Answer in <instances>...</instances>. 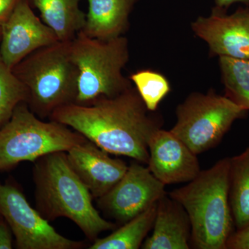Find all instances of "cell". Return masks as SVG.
<instances>
[{"label":"cell","mask_w":249,"mask_h":249,"mask_svg":"<svg viewBox=\"0 0 249 249\" xmlns=\"http://www.w3.org/2000/svg\"><path fill=\"white\" fill-rule=\"evenodd\" d=\"M135 88L114 97H101L88 105L70 103L59 107L51 120L73 130L109 154L130 157L147 164L148 142L160 128Z\"/></svg>","instance_id":"6da1fadb"},{"label":"cell","mask_w":249,"mask_h":249,"mask_svg":"<svg viewBox=\"0 0 249 249\" xmlns=\"http://www.w3.org/2000/svg\"><path fill=\"white\" fill-rule=\"evenodd\" d=\"M36 161V205L46 219L68 218L91 241L115 228L114 223L101 217L93 206L92 195L72 169L67 152L49 154Z\"/></svg>","instance_id":"7a4b0ae2"},{"label":"cell","mask_w":249,"mask_h":249,"mask_svg":"<svg viewBox=\"0 0 249 249\" xmlns=\"http://www.w3.org/2000/svg\"><path fill=\"white\" fill-rule=\"evenodd\" d=\"M229 188L230 158H224L201 170L186 186L168 193L186 211L196 249H227L233 221Z\"/></svg>","instance_id":"3957f363"},{"label":"cell","mask_w":249,"mask_h":249,"mask_svg":"<svg viewBox=\"0 0 249 249\" xmlns=\"http://www.w3.org/2000/svg\"><path fill=\"white\" fill-rule=\"evenodd\" d=\"M70 42L58 41L37 49L12 70L27 89L28 106L41 118L50 117L59 107L76 102L78 70Z\"/></svg>","instance_id":"277c9868"},{"label":"cell","mask_w":249,"mask_h":249,"mask_svg":"<svg viewBox=\"0 0 249 249\" xmlns=\"http://www.w3.org/2000/svg\"><path fill=\"white\" fill-rule=\"evenodd\" d=\"M70 53L78 70L76 103L88 105L101 97H114L132 88L123 74L129 60L128 40L93 38L80 31L70 42Z\"/></svg>","instance_id":"5b68a950"},{"label":"cell","mask_w":249,"mask_h":249,"mask_svg":"<svg viewBox=\"0 0 249 249\" xmlns=\"http://www.w3.org/2000/svg\"><path fill=\"white\" fill-rule=\"evenodd\" d=\"M87 139L65 124L38 119L27 103H19L0 127V171L25 160L36 161L56 152H68Z\"/></svg>","instance_id":"8992f818"},{"label":"cell","mask_w":249,"mask_h":249,"mask_svg":"<svg viewBox=\"0 0 249 249\" xmlns=\"http://www.w3.org/2000/svg\"><path fill=\"white\" fill-rule=\"evenodd\" d=\"M247 110L213 91L193 93L177 108V122L170 132L196 155L215 146L236 119Z\"/></svg>","instance_id":"52a82bcc"},{"label":"cell","mask_w":249,"mask_h":249,"mask_svg":"<svg viewBox=\"0 0 249 249\" xmlns=\"http://www.w3.org/2000/svg\"><path fill=\"white\" fill-rule=\"evenodd\" d=\"M0 214L11 228L17 249H78L83 247L82 242L58 233L11 182H0Z\"/></svg>","instance_id":"ba28073f"},{"label":"cell","mask_w":249,"mask_h":249,"mask_svg":"<svg viewBox=\"0 0 249 249\" xmlns=\"http://www.w3.org/2000/svg\"><path fill=\"white\" fill-rule=\"evenodd\" d=\"M165 186L148 167L132 163L120 181L97 199L98 206L103 212L124 224L167 195Z\"/></svg>","instance_id":"9c48e42d"},{"label":"cell","mask_w":249,"mask_h":249,"mask_svg":"<svg viewBox=\"0 0 249 249\" xmlns=\"http://www.w3.org/2000/svg\"><path fill=\"white\" fill-rule=\"evenodd\" d=\"M58 41L53 31L34 14L30 0H22L1 25L0 56L12 70L33 52Z\"/></svg>","instance_id":"30bf717a"},{"label":"cell","mask_w":249,"mask_h":249,"mask_svg":"<svg viewBox=\"0 0 249 249\" xmlns=\"http://www.w3.org/2000/svg\"><path fill=\"white\" fill-rule=\"evenodd\" d=\"M192 29L219 57L249 60V8H240L232 14L214 8L207 17H199Z\"/></svg>","instance_id":"8fae6325"},{"label":"cell","mask_w":249,"mask_h":249,"mask_svg":"<svg viewBox=\"0 0 249 249\" xmlns=\"http://www.w3.org/2000/svg\"><path fill=\"white\" fill-rule=\"evenodd\" d=\"M148 168L165 186L189 182L200 173L196 155L170 131H155L148 142Z\"/></svg>","instance_id":"7c38bea8"},{"label":"cell","mask_w":249,"mask_h":249,"mask_svg":"<svg viewBox=\"0 0 249 249\" xmlns=\"http://www.w3.org/2000/svg\"><path fill=\"white\" fill-rule=\"evenodd\" d=\"M67 157L72 169L96 199L110 191L128 168L124 160L111 158L88 139L70 149Z\"/></svg>","instance_id":"4fadbf2b"},{"label":"cell","mask_w":249,"mask_h":249,"mask_svg":"<svg viewBox=\"0 0 249 249\" xmlns=\"http://www.w3.org/2000/svg\"><path fill=\"white\" fill-rule=\"evenodd\" d=\"M191 224L182 206L169 196L157 203L153 232L142 248L144 249H189Z\"/></svg>","instance_id":"5bb4252c"},{"label":"cell","mask_w":249,"mask_h":249,"mask_svg":"<svg viewBox=\"0 0 249 249\" xmlns=\"http://www.w3.org/2000/svg\"><path fill=\"white\" fill-rule=\"evenodd\" d=\"M83 31L93 38L109 40L127 31L129 17L139 0H88Z\"/></svg>","instance_id":"9a60e30c"},{"label":"cell","mask_w":249,"mask_h":249,"mask_svg":"<svg viewBox=\"0 0 249 249\" xmlns=\"http://www.w3.org/2000/svg\"><path fill=\"white\" fill-rule=\"evenodd\" d=\"M40 13L42 20L58 40L70 42L84 27L86 14L80 9V0H30Z\"/></svg>","instance_id":"2e32d148"},{"label":"cell","mask_w":249,"mask_h":249,"mask_svg":"<svg viewBox=\"0 0 249 249\" xmlns=\"http://www.w3.org/2000/svg\"><path fill=\"white\" fill-rule=\"evenodd\" d=\"M157 203L142 213L124 223L122 227L104 238L93 241L89 249H137L153 228L157 213Z\"/></svg>","instance_id":"e0dca14e"},{"label":"cell","mask_w":249,"mask_h":249,"mask_svg":"<svg viewBox=\"0 0 249 249\" xmlns=\"http://www.w3.org/2000/svg\"><path fill=\"white\" fill-rule=\"evenodd\" d=\"M231 209L239 230L249 225V147L230 158Z\"/></svg>","instance_id":"ac0fdd59"},{"label":"cell","mask_w":249,"mask_h":249,"mask_svg":"<svg viewBox=\"0 0 249 249\" xmlns=\"http://www.w3.org/2000/svg\"><path fill=\"white\" fill-rule=\"evenodd\" d=\"M219 66L226 96L249 110V60L219 57Z\"/></svg>","instance_id":"d6986e66"},{"label":"cell","mask_w":249,"mask_h":249,"mask_svg":"<svg viewBox=\"0 0 249 249\" xmlns=\"http://www.w3.org/2000/svg\"><path fill=\"white\" fill-rule=\"evenodd\" d=\"M27 96L25 87L0 56V127L9 120L19 103H27Z\"/></svg>","instance_id":"ffe728a7"},{"label":"cell","mask_w":249,"mask_h":249,"mask_svg":"<svg viewBox=\"0 0 249 249\" xmlns=\"http://www.w3.org/2000/svg\"><path fill=\"white\" fill-rule=\"evenodd\" d=\"M129 80L150 111L157 110L162 100L170 91L169 82L165 76L151 70H141L132 73Z\"/></svg>","instance_id":"44dd1931"},{"label":"cell","mask_w":249,"mask_h":249,"mask_svg":"<svg viewBox=\"0 0 249 249\" xmlns=\"http://www.w3.org/2000/svg\"><path fill=\"white\" fill-rule=\"evenodd\" d=\"M227 249H249V225L230 236Z\"/></svg>","instance_id":"7402d4cb"},{"label":"cell","mask_w":249,"mask_h":249,"mask_svg":"<svg viewBox=\"0 0 249 249\" xmlns=\"http://www.w3.org/2000/svg\"><path fill=\"white\" fill-rule=\"evenodd\" d=\"M13 232L3 217H0V249L13 248Z\"/></svg>","instance_id":"603a6c76"},{"label":"cell","mask_w":249,"mask_h":249,"mask_svg":"<svg viewBox=\"0 0 249 249\" xmlns=\"http://www.w3.org/2000/svg\"><path fill=\"white\" fill-rule=\"evenodd\" d=\"M22 0H0V26L8 20Z\"/></svg>","instance_id":"cb8c5ba5"},{"label":"cell","mask_w":249,"mask_h":249,"mask_svg":"<svg viewBox=\"0 0 249 249\" xmlns=\"http://www.w3.org/2000/svg\"><path fill=\"white\" fill-rule=\"evenodd\" d=\"M237 3L245 4L247 7L249 6V0H214V4H215L214 8L225 11L231 5L237 4Z\"/></svg>","instance_id":"d4e9b609"},{"label":"cell","mask_w":249,"mask_h":249,"mask_svg":"<svg viewBox=\"0 0 249 249\" xmlns=\"http://www.w3.org/2000/svg\"><path fill=\"white\" fill-rule=\"evenodd\" d=\"M1 26H0V41H1Z\"/></svg>","instance_id":"484cf974"},{"label":"cell","mask_w":249,"mask_h":249,"mask_svg":"<svg viewBox=\"0 0 249 249\" xmlns=\"http://www.w3.org/2000/svg\"><path fill=\"white\" fill-rule=\"evenodd\" d=\"M2 217V216L1 215V214H0V217Z\"/></svg>","instance_id":"4316f807"}]
</instances>
